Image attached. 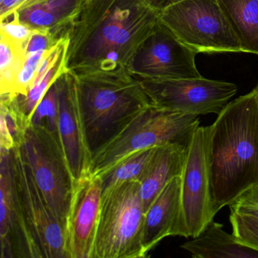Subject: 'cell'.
Listing matches in <instances>:
<instances>
[{"label": "cell", "mask_w": 258, "mask_h": 258, "mask_svg": "<svg viewBox=\"0 0 258 258\" xmlns=\"http://www.w3.org/2000/svg\"><path fill=\"white\" fill-rule=\"evenodd\" d=\"M146 5L161 13L163 10L184 0H142Z\"/></svg>", "instance_id": "obj_29"}, {"label": "cell", "mask_w": 258, "mask_h": 258, "mask_svg": "<svg viewBox=\"0 0 258 258\" xmlns=\"http://www.w3.org/2000/svg\"><path fill=\"white\" fill-rule=\"evenodd\" d=\"M20 149L37 186L66 228L75 182L59 140L43 126L31 124Z\"/></svg>", "instance_id": "obj_7"}, {"label": "cell", "mask_w": 258, "mask_h": 258, "mask_svg": "<svg viewBox=\"0 0 258 258\" xmlns=\"http://www.w3.org/2000/svg\"><path fill=\"white\" fill-rule=\"evenodd\" d=\"M55 84L58 91V139L76 183L90 174L93 154L86 137L75 75L64 71L55 80Z\"/></svg>", "instance_id": "obj_13"}, {"label": "cell", "mask_w": 258, "mask_h": 258, "mask_svg": "<svg viewBox=\"0 0 258 258\" xmlns=\"http://www.w3.org/2000/svg\"><path fill=\"white\" fill-rule=\"evenodd\" d=\"M0 92L1 95H11L25 62V46L4 34H0Z\"/></svg>", "instance_id": "obj_22"}, {"label": "cell", "mask_w": 258, "mask_h": 258, "mask_svg": "<svg viewBox=\"0 0 258 258\" xmlns=\"http://www.w3.org/2000/svg\"><path fill=\"white\" fill-rule=\"evenodd\" d=\"M223 227L213 220L200 235L180 247L192 258H258V248L225 232Z\"/></svg>", "instance_id": "obj_18"}, {"label": "cell", "mask_w": 258, "mask_h": 258, "mask_svg": "<svg viewBox=\"0 0 258 258\" xmlns=\"http://www.w3.org/2000/svg\"><path fill=\"white\" fill-rule=\"evenodd\" d=\"M156 147V146H155ZM155 147L131 154L101 176L102 192L126 181L140 180Z\"/></svg>", "instance_id": "obj_21"}, {"label": "cell", "mask_w": 258, "mask_h": 258, "mask_svg": "<svg viewBox=\"0 0 258 258\" xmlns=\"http://www.w3.org/2000/svg\"><path fill=\"white\" fill-rule=\"evenodd\" d=\"M211 126V182L216 210L258 184V108L250 93L229 102Z\"/></svg>", "instance_id": "obj_2"}, {"label": "cell", "mask_w": 258, "mask_h": 258, "mask_svg": "<svg viewBox=\"0 0 258 258\" xmlns=\"http://www.w3.org/2000/svg\"><path fill=\"white\" fill-rule=\"evenodd\" d=\"M232 234L240 240L258 248V219L230 212Z\"/></svg>", "instance_id": "obj_25"}, {"label": "cell", "mask_w": 258, "mask_h": 258, "mask_svg": "<svg viewBox=\"0 0 258 258\" xmlns=\"http://www.w3.org/2000/svg\"><path fill=\"white\" fill-rule=\"evenodd\" d=\"M160 20L197 53L241 52L218 0H184L160 13Z\"/></svg>", "instance_id": "obj_6"}, {"label": "cell", "mask_w": 258, "mask_h": 258, "mask_svg": "<svg viewBox=\"0 0 258 258\" xmlns=\"http://www.w3.org/2000/svg\"><path fill=\"white\" fill-rule=\"evenodd\" d=\"M241 52L258 55V0H218Z\"/></svg>", "instance_id": "obj_19"}, {"label": "cell", "mask_w": 258, "mask_h": 258, "mask_svg": "<svg viewBox=\"0 0 258 258\" xmlns=\"http://www.w3.org/2000/svg\"><path fill=\"white\" fill-rule=\"evenodd\" d=\"M13 165L21 205L40 258H70L66 226L37 186L20 147L13 150Z\"/></svg>", "instance_id": "obj_9"}, {"label": "cell", "mask_w": 258, "mask_h": 258, "mask_svg": "<svg viewBox=\"0 0 258 258\" xmlns=\"http://www.w3.org/2000/svg\"><path fill=\"white\" fill-rule=\"evenodd\" d=\"M159 15L142 0H84L68 27L66 72L75 77L131 74L133 55Z\"/></svg>", "instance_id": "obj_1"}, {"label": "cell", "mask_w": 258, "mask_h": 258, "mask_svg": "<svg viewBox=\"0 0 258 258\" xmlns=\"http://www.w3.org/2000/svg\"><path fill=\"white\" fill-rule=\"evenodd\" d=\"M75 79L86 137L93 155L152 104L140 80L131 74L86 75Z\"/></svg>", "instance_id": "obj_3"}, {"label": "cell", "mask_w": 258, "mask_h": 258, "mask_svg": "<svg viewBox=\"0 0 258 258\" xmlns=\"http://www.w3.org/2000/svg\"><path fill=\"white\" fill-rule=\"evenodd\" d=\"M102 196L100 177L89 174L75 183L66 221L70 258H93Z\"/></svg>", "instance_id": "obj_14"}, {"label": "cell", "mask_w": 258, "mask_h": 258, "mask_svg": "<svg viewBox=\"0 0 258 258\" xmlns=\"http://www.w3.org/2000/svg\"><path fill=\"white\" fill-rule=\"evenodd\" d=\"M0 115V150L21 147L31 123L19 109L14 96L1 95Z\"/></svg>", "instance_id": "obj_20"}, {"label": "cell", "mask_w": 258, "mask_h": 258, "mask_svg": "<svg viewBox=\"0 0 258 258\" xmlns=\"http://www.w3.org/2000/svg\"><path fill=\"white\" fill-rule=\"evenodd\" d=\"M189 146L168 143L156 146L139 180L145 211L169 181L182 176Z\"/></svg>", "instance_id": "obj_17"}, {"label": "cell", "mask_w": 258, "mask_h": 258, "mask_svg": "<svg viewBox=\"0 0 258 258\" xmlns=\"http://www.w3.org/2000/svg\"><path fill=\"white\" fill-rule=\"evenodd\" d=\"M83 2L84 0H22L10 13L34 31H49L58 40H63L66 39L68 27Z\"/></svg>", "instance_id": "obj_16"}, {"label": "cell", "mask_w": 258, "mask_h": 258, "mask_svg": "<svg viewBox=\"0 0 258 258\" xmlns=\"http://www.w3.org/2000/svg\"><path fill=\"white\" fill-rule=\"evenodd\" d=\"M0 34H4L15 43L22 45L25 48V45L34 33V30L19 22L13 13H9L0 17Z\"/></svg>", "instance_id": "obj_26"}, {"label": "cell", "mask_w": 258, "mask_h": 258, "mask_svg": "<svg viewBox=\"0 0 258 258\" xmlns=\"http://www.w3.org/2000/svg\"><path fill=\"white\" fill-rule=\"evenodd\" d=\"M66 50V49H64ZM64 51L54 66L46 72L41 81L31 87L25 95L13 96L22 114L31 123L33 113L39 102L43 99L50 86L58 76L66 71L64 66Z\"/></svg>", "instance_id": "obj_23"}, {"label": "cell", "mask_w": 258, "mask_h": 258, "mask_svg": "<svg viewBox=\"0 0 258 258\" xmlns=\"http://www.w3.org/2000/svg\"><path fill=\"white\" fill-rule=\"evenodd\" d=\"M139 80L153 105L193 115H218L237 93L235 84L203 77L167 81Z\"/></svg>", "instance_id": "obj_11"}, {"label": "cell", "mask_w": 258, "mask_h": 258, "mask_svg": "<svg viewBox=\"0 0 258 258\" xmlns=\"http://www.w3.org/2000/svg\"><path fill=\"white\" fill-rule=\"evenodd\" d=\"M211 126L197 128L182 174V237L196 238L217 214L213 197L210 141Z\"/></svg>", "instance_id": "obj_8"}, {"label": "cell", "mask_w": 258, "mask_h": 258, "mask_svg": "<svg viewBox=\"0 0 258 258\" xmlns=\"http://www.w3.org/2000/svg\"><path fill=\"white\" fill-rule=\"evenodd\" d=\"M61 40H58L49 31H34L25 45V55L40 51L50 50Z\"/></svg>", "instance_id": "obj_28"}, {"label": "cell", "mask_w": 258, "mask_h": 258, "mask_svg": "<svg viewBox=\"0 0 258 258\" xmlns=\"http://www.w3.org/2000/svg\"><path fill=\"white\" fill-rule=\"evenodd\" d=\"M199 116L151 104L93 155L90 174L101 177L126 157L168 143L189 146L199 126Z\"/></svg>", "instance_id": "obj_4"}, {"label": "cell", "mask_w": 258, "mask_h": 258, "mask_svg": "<svg viewBox=\"0 0 258 258\" xmlns=\"http://www.w3.org/2000/svg\"><path fill=\"white\" fill-rule=\"evenodd\" d=\"M253 91H254L255 95H256V103H257V108H258V84L256 85V87L253 89Z\"/></svg>", "instance_id": "obj_31"}, {"label": "cell", "mask_w": 258, "mask_h": 258, "mask_svg": "<svg viewBox=\"0 0 258 258\" xmlns=\"http://www.w3.org/2000/svg\"><path fill=\"white\" fill-rule=\"evenodd\" d=\"M22 0H0V17L6 16L16 9Z\"/></svg>", "instance_id": "obj_30"}, {"label": "cell", "mask_w": 258, "mask_h": 258, "mask_svg": "<svg viewBox=\"0 0 258 258\" xmlns=\"http://www.w3.org/2000/svg\"><path fill=\"white\" fill-rule=\"evenodd\" d=\"M58 91L55 81L36 107L31 117V124L43 126L58 138Z\"/></svg>", "instance_id": "obj_24"}, {"label": "cell", "mask_w": 258, "mask_h": 258, "mask_svg": "<svg viewBox=\"0 0 258 258\" xmlns=\"http://www.w3.org/2000/svg\"><path fill=\"white\" fill-rule=\"evenodd\" d=\"M229 207L230 212L258 219V184L241 193Z\"/></svg>", "instance_id": "obj_27"}, {"label": "cell", "mask_w": 258, "mask_h": 258, "mask_svg": "<svg viewBox=\"0 0 258 258\" xmlns=\"http://www.w3.org/2000/svg\"><path fill=\"white\" fill-rule=\"evenodd\" d=\"M0 193L1 257L40 258L19 199L13 170V150H1Z\"/></svg>", "instance_id": "obj_12"}, {"label": "cell", "mask_w": 258, "mask_h": 258, "mask_svg": "<svg viewBox=\"0 0 258 258\" xmlns=\"http://www.w3.org/2000/svg\"><path fill=\"white\" fill-rule=\"evenodd\" d=\"M182 176L169 181L145 213L143 246L148 253L167 236H182Z\"/></svg>", "instance_id": "obj_15"}, {"label": "cell", "mask_w": 258, "mask_h": 258, "mask_svg": "<svg viewBox=\"0 0 258 258\" xmlns=\"http://www.w3.org/2000/svg\"><path fill=\"white\" fill-rule=\"evenodd\" d=\"M197 54L160 20L133 55L129 72L139 79L152 81L200 78Z\"/></svg>", "instance_id": "obj_10"}, {"label": "cell", "mask_w": 258, "mask_h": 258, "mask_svg": "<svg viewBox=\"0 0 258 258\" xmlns=\"http://www.w3.org/2000/svg\"><path fill=\"white\" fill-rule=\"evenodd\" d=\"M144 206L138 181L102 192L93 258H144Z\"/></svg>", "instance_id": "obj_5"}]
</instances>
